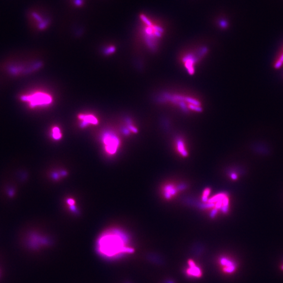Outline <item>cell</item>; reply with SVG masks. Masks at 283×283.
Masks as SVG:
<instances>
[{"mask_svg": "<svg viewBox=\"0 0 283 283\" xmlns=\"http://www.w3.org/2000/svg\"><path fill=\"white\" fill-rule=\"evenodd\" d=\"M99 254L106 258H117L125 254L132 253L134 249L129 246L126 235L118 230H110L100 237L97 244Z\"/></svg>", "mask_w": 283, "mask_h": 283, "instance_id": "obj_1", "label": "cell"}, {"mask_svg": "<svg viewBox=\"0 0 283 283\" xmlns=\"http://www.w3.org/2000/svg\"><path fill=\"white\" fill-rule=\"evenodd\" d=\"M18 188L15 179L7 172L0 180V200L4 203L14 202L17 195Z\"/></svg>", "mask_w": 283, "mask_h": 283, "instance_id": "obj_2", "label": "cell"}, {"mask_svg": "<svg viewBox=\"0 0 283 283\" xmlns=\"http://www.w3.org/2000/svg\"><path fill=\"white\" fill-rule=\"evenodd\" d=\"M20 100L32 109L42 108L49 105L52 102V97L48 93L42 91L26 93L20 97Z\"/></svg>", "mask_w": 283, "mask_h": 283, "instance_id": "obj_3", "label": "cell"}, {"mask_svg": "<svg viewBox=\"0 0 283 283\" xmlns=\"http://www.w3.org/2000/svg\"><path fill=\"white\" fill-rule=\"evenodd\" d=\"M209 208H213L212 215H215L218 210L227 212L229 209V198L225 194H219L208 201Z\"/></svg>", "mask_w": 283, "mask_h": 283, "instance_id": "obj_4", "label": "cell"}, {"mask_svg": "<svg viewBox=\"0 0 283 283\" xmlns=\"http://www.w3.org/2000/svg\"><path fill=\"white\" fill-rule=\"evenodd\" d=\"M102 141L107 153L113 155L117 152L120 146V140L117 136L110 132L107 133L103 136Z\"/></svg>", "mask_w": 283, "mask_h": 283, "instance_id": "obj_5", "label": "cell"}, {"mask_svg": "<svg viewBox=\"0 0 283 283\" xmlns=\"http://www.w3.org/2000/svg\"><path fill=\"white\" fill-rule=\"evenodd\" d=\"M219 263L222 270L227 274H232L237 270V264L233 261L227 257H222L219 260Z\"/></svg>", "mask_w": 283, "mask_h": 283, "instance_id": "obj_6", "label": "cell"}, {"mask_svg": "<svg viewBox=\"0 0 283 283\" xmlns=\"http://www.w3.org/2000/svg\"><path fill=\"white\" fill-rule=\"evenodd\" d=\"M189 268L187 270V274L191 277H201L202 275V272L199 267H198L196 263L192 260H189L188 262Z\"/></svg>", "mask_w": 283, "mask_h": 283, "instance_id": "obj_7", "label": "cell"}, {"mask_svg": "<svg viewBox=\"0 0 283 283\" xmlns=\"http://www.w3.org/2000/svg\"><path fill=\"white\" fill-rule=\"evenodd\" d=\"M79 119L81 121V126H87L90 124L95 125L98 123V120L92 114H82L79 115Z\"/></svg>", "mask_w": 283, "mask_h": 283, "instance_id": "obj_8", "label": "cell"}, {"mask_svg": "<svg viewBox=\"0 0 283 283\" xmlns=\"http://www.w3.org/2000/svg\"><path fill=\"white\" fill-rule=\"evenodd\" d=\"M273 67L275 69H280L283 67V45L273 62Z\"/></svg>", "mask_w": 283, "mask_h": 283, "instance_id": "obj_9", "label": "cell"}, {"mask_svg": "<svg viewBox=\"0 0 283 283\" xmlns=\"http://www.w3.org/2000/svg\"><path fill=\"white\" fill-rule=\"evenodd\" d=\"M177 191V190L174 185H167L164 189V196L167 199H169L174 196Z\"/></svg>", "mask_w": 283, "mask_h": 283, "instance_id": "obj_10", "label": "cell"}, {"mask_svg": "<svg viewBox=\"0 0 283 283\" xmlns=\"http://www.w3.org/2000/svg\"><path fill=\"white\" fill-rule=\"evenodd\" d=\"M177 148L179 153L181 154L182 156L186 157L187 156L188 152L186 149L184 143L182 140H178L177 142Z\"/></svg>", "mask_w": 283, "mask_h": 283, "instance_id": "obj_11", "label": "cell"}, {"mask_svg": "<svg viewBox=\"0 0 283 283\" xmlns=\"http://www.w3.org/2000/svg\"><path fill=\"white\" fill-rule=\"evenodd\" d=\"M52 136L53 139L56 140H58L62 137V133L60 129L58 127H54L52 129Z\"/></svg>", "mask_w": 283, "mask_h": 283, "instance_id": "obj_12", "label": "cell"}, {"mask_svg": "<svg viewBox=\"0 0 283 283\" xmlns=\"http://www.w3.org/2000/svg\"><path fill=\"white\" fill-rule=\"evenodd\" d=\"M210 189L209 188H207L205 190L203 191V196H202V200L204 202H207L208 201V198L210 194Z\"/></svg>", "mask_w": 283, "mask_h": 283, "instance_id": "obj_13", "label": "cell"}, {"mask_svg": "<svg viewBox=\"0 0 283 283\" xmlns=\"http://www.w3.org/2000/svg\"><path fill=\"white\" fill-rule=\"evenodd\" d=\"M190 108L193 110H195V111H198V112H201L202 111V109L199 107V106H197V105H190Z\"/></svg>", "mask_w": 283, "mask_h": 283, "instance_id": "obj_14", "label": "cell"}, {"mask_svg": "<svg viewBox=\"0 0 283 283\" xmlns=\"http://www.w3.org/2000/svg\"><path fill=\"white\" fill-rule=\"evenodd\" d=\"M68 203L69 205H70V206H73L74 205V200H72V199H68Z\"/></svg>", "mask_w": 283, "mask_h": 283, "instance_id": "obj_15", "label": "cell"}, {"mask_svg": "<svg viewBox=\"0 0 283 283\" xmlns=\"http://www.w3.org/2000/svg\"><path fill=\"white\" fill-rule=\"evenodd\" d=\"M281 268H282V270H283V265H282V267H281Z\"/></svg>", "mask_w": 283, "mask_h": 283, "instance_id": "obj_16", "label": "cell"}]
</instances>
